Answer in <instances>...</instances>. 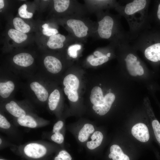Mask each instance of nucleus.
<instances>
[{
    "label": "nucleus",
    "mask_w": 160,
    "mask_h": 160,
    "mask_svg": "<svg viewBox=\"0 0 160 160\" xmlns=\"http://www.w3.org/2000/svg\"><path fill=\"white\" fill-rule=\"evenodd\" d=\"M136 50L128 40L118 43L116 56L119 62V69L130 80L141 84L150 95L155 93L158 84L156 74L148 67L139 57Z\"/></svg>",
    "instance_id": "1"
},
{
    "label": "nucleus",
    "mask_w": 160,
    "mask_h": 160,
    "mask_svg": "<svg viewBox=\"0 0 160 160\" xmlns=\"http://www.w3.org/2000/svg\"><path fill=\"white\" fill-rule=\"evenodd\" d=\"M150 1L134 0L124 5L119 4L116 9L126 20L129 26L127 32L130 42L135 40L144 30L149 28L148 9Z\"/></svg>",
    "instance_id": "2"
},
{
    "label": "nucleus",
    "mask_w": 160,
    "mask_h": 160,
    "mask_svg": "<svg viewBox=\"0 0 160 160\" xmlns=\"http://www.w3.org/2000/svg\"><path fill=\"white\" fill-rule=\"evenodd\" d=\"M149 29L142 32L135 40L131 42L132 43L131 44L137 51L142 53L152 67L153 71L158 73L160 63V42L156 40V33Z\"/></svg>",
    "instance_id": "3"
},
{
    "label": "nucleus",
    "mask_w": 160,
    "mask_h": 160,
    "mask_svg": "<svg viewBox=\"0 0 160 160\" xmlns=\"http://www.w3.org/2000/svg\"><path fill=\"white\" fill-rule=\"evenodd\" d=\"M98 24L97 31L101 38L108 39L113 38L118 42L129 41L127 32L125 31L118 18L105 15Z\"/></svg>",
    "instance_id": "4"
},
{
    "label": "nucleus",
    "mask_w": 160,
    "mask_h": 160,
    "mask_svg": "<svg viewBox=\"0 0 160 160\" xmlns=\"http://www.w3.org/2000/svg\"><path fill=\"white\" fill-rule=\"evenodd\" d=\"M71 132L80 144L85 145L89 138L97 129L92 122H76L72 124Z\"/></svg>",
    "instance_id": "5"
},
{
    "label": "nucleus",
    "mask_w": 160,
    "mask_h": 160,
    "mask_svg": "<svg viewBox=\"0 0 160 160\" xmlns=\"http://www.w3.org/2000/svg\"><path fill=\"white\" fill-rule=\"evenodd\" d=\"M63 84L64 93L68 99L72 102L77 101L79 98L77 90L79 85L78 78L74 74H69L64 78Z\"/></svg>",
    "instance_id": "6"
},
{
    "label": "nucleus",
    "mask_w": 160,
    "mask_h": 160,
    "mask_svg": "<svg viewBox=\"0 0 160 160\" xmlns=\"http://www.w3.org/2000/svg\"><path fill=\"white\" fill-rule=\"evenodd\" d=\"M23 151L28 157L38 159L44 156L47 153V149L44 145L37 143H31L25 145Z\"/></svg>",
    "instance_id": "7"
},
{
    "label": "nucleus",
    "mask_w": 160,
    "mask_h": 160,
    "mask_svg": "<svg viewBox=\"0 0 160 160\" xmlns=\"http://www.w3.org/2000/svg\"><path fill=\"white\" fill-rule=\"evenodd\" d=\"M143 103L147 114L152 119V125L154 135L160 145V123L155 118L148 96H146L144 97L143 99Z\"/></svg>",
    "instance_id": "8"
},
{
    "label": "nucleus",
    "mask_w": 160,
    "mask_h": 160,
    "mask_svg": "<svg viewBox=\"0 0 160 160\" xmlns=\"http://www.w3.org/2000/svg\"><path fill=\"white\" fill-rule=\"evenodd\" d=\"M67 23L72 29L76 37L81 38L87 35L88 28L82 21L79 20L70 19L67 20Z\"/></svg>",
    "instance_id": "9"
},
{
    "label": "nucleus",
    "mask_w": 160,
    "mask_h": 160,
    "mask_svg": "<svg viewBox=\"0 0 160 160\" xmlns=\"http://www.w3.org/2000/svg\"><path fill=\"white\" fill-rule=\"evenodd\" d=\"M131 132L134 137L141 142H147L149 139L148 129L143 123H138L134 125L132 129Z\"/></svg>",
    "instance_id": "10"
},
{
    "label": "nucleus",
    "mask_w": 160,
    "mask_h": 160,
    "mask_svg": "<svg viewBox=\"0 0 160 160\" xmlns=\"http://www.w3.org/2000/svg\"><path fill=\"white\" fill-rule=\"evenodd\" d=\"M103 137L102 132L97 129L89 138L84 145L89 150L96 149L101 145Z\"/></svg>",
    "instance_id": "11"
},
{
    "label": "nucleus",
    "mask_w": 160,
    "mask_h": 160,
    "mask_svg": "<svg viewBox=\"0 0 160 160\" xmlns=\"http://www.w3.org/2000/svg\"><path fill=\"white\" fill-rule=\"evenodd\" d=\"M44 63L47 70L51 73H57L62 69L61 62L54 57L52 56H46L44 60Z\"/></svg>",
    "instance_id": "12"
},
{
    "label": "nucleus",
    "mask_w": 160,
    "mask_h": 160,
    "mask_svg": "<svg viewBox=\"0 0 160 160\" xmlns=\"http://www.w3.org/2000/svg\"><path fill=\"white\" fill-rule=\"evenodd\" d=\"M13 60L16 64L24 67L31 65L34 61V58L32 55L26 53H21L15 55Z\"/></svg>",
    "instance_id": "13"
},
{
    "label": "nucleus",
    "mask_w": 160,
    "mask_h": 160,
    "mask_svg": "<svg viewBox=\"0 0 160 160\" xmlns=\"http://www.w3.org/2000/svg\"><path fill=\"white\" fill-rule=\"evenodd\" d=\"M30 87L39 100L42 102L46 100L48 96V92L42 85L38 82L34 81L31 83Z\"/></svg>",
    "instance_id": "14"
},
{
    "label": "nucleus",
    "mask_w": 160,
    "mask_h": 160,
    "mask_svg": "<svg viewBox=\"0 0 160 160\" xmlns=\"http://www.w3.org/2000/svg\"><path fill=\"white\" fill-rule=\"evenodd\" d=\"M108 158L112 160H130L129 156L124 153L120 147L117 145L113 144L110 148Z\"/></svg>",
    "instance_id": "15"
},
{
    "label": "nucleus",
    "mask_w": 160,
    "mask_h": 160,
    "mask_svg": "<svg viewBox=\"0 0 160 160\" xmlns=\"http://www.w3.org/2000/svg\"><path fill=\"white\" fill-rule=\"evenodd\" d=\"M5 108L11 114L17 118L23 117L26 115L25 111L14 101L7 103Z\"/></svg>",
    "instance_id": "16"
},
{
    "label": "nucleus",
    "mask_w": 160,
    "mask_h": 160,
    "mask_svg": "<svg viewBox=\"0 0 160 160\" xmlns=\"http://www.w3.org/2000/svg\"><path fill=\"white\" fill-rule=\"evenodd\" d=\"M65 39V37L64 36L57 34L50 37L47 45L51 49L61 48L63 47V42Z\"/></svg>",
    "instance_id": "17"
},
{
    "label": "nucleus",
    "mask_w": 160,
    "mask_h": 160,
    "mask_svg": "<svg viewBox=\"0 0 160 160\" xmlns=\"http://www.w3.org/2000/svg\"><path fill=\"white\" fill-rule=\"evenodd\" d=\"M15 85L13 82L9 80L0 83V95L3 98L8 97L14 90Z\"/></svg>",
    "instance_id": "18"
},
{
    "label": "nucleus",
    "mask_w": 160,
    "mask_h": 160,
    "mask_svg": "<svg viewBox=\"0 0 160 160\" xmlns=\"http://www.w3.org/2000/svg\"><path fill=\"white\" fill-rule=\"evenodd\" d=\"M17 122L21 126L30 128H36L38 125L36 120L33 117L29 115H26L23 117L17 118Z\"/></svg>",
    "instance_id": "19"
},
{
    "label": "nucleus",
    "mask_w": 160,
    "mask_h": 160,
    "mask_svg": "<svg viewBox=\"0 0 160 160\" xmlns=\"http://www.w3.org/2000/svg\"><path fill=\"white\" fill-rule=\"evenodd\" d=\"M60 98V93L57 89H55L50 94L48 99V104L51 111H54L57 108Z\"/></svg>",
    "instance_id": "20"
},
{
    "label": "nucleus",
    "mask_w": 160,
    "mask_h": 160,
    "mask_svg": "<svg viewBox=\"0 0 160 160\" xmlns=\"http://www.w3.org/2000/svg\"><path fill=\"white\" fill-rule=\"evenodd\" d=\"M8 33L10 37L18 43H20L25 41L27 38V36L25 33L16 29H11L9 30Z\"/></svg>",
    "instance_id": "21"
},
{
    "label": "nucleus",
    "mask_w": 160,
    "mask_h": 160,
    "mask_svg": "<svg viewBox=\"0 0 160 160\" xmlns=\"http://www.w3.org/2000/svg\"><path fill=\"white\" fill-rule=\"evenodd\" d=\"M13 22L15 29L20 32L25 33L28 32L30 30L31 28L29 25L20 18H14Z\"/></svg>",
    "instance_id": "22"
},
{
    "label": "nucleus",
    "mask_w": 160,
    "mask_h": 160,
    "mask_svg": "<svg viewBox=\"0 0 160 160\" xmlns=\"http://www.w3.org/2000/svg\"><path fill=\"white\" fill-rule=\"evenodd\" d=\"M53 1L55 9L58 12L65 11L68 8L70 3L69 0H54Z\"/></svg>",
    "instance_id": "23"
},
{
    "label": "nucleus",
    "mask_w": 160,
    "mask_h": 160,
    "mask_svg": "<svg viewBox=\"0 0 160 160\" xmlns=\"http://www.w3.org/2000/svg\"><path fill=\"white\" fill-rule=\"evenodd\" d=\"M108 53L102 57L94 58L89 62V63L92 66H97L107 62L111 58L108 56Z\"/></svg>",
    "instance_id": "24"
},
{
    "label": "nucleus",
    "mask_w": 160,
    "mask_h": 160,
    "mask_svg": "<svg viewBox=\"0 0 160 160\" xmlns=\"http://www.w3.org/2000/svg\"><path fill=\"white\" fill-rule=\"evenodd\" d=\"M27 6L25 4H24L19 8L18 12L20 16L24 18H31L33 15L32 13L28 12L26 9Z\"/></svg>",
    "instance_id": "25"
},
{
    "label": "nucleus",
    "mask_w": 160,
    "mask_h": 160,
    "mask_svg": "<svg viewBox=\"0 0 160 160\" xmlns=\"http://www.w3.org/2000/svg\"><path fill=\"white\" fill-rule=\"evenodd\" d=\"M42 27L43 28L42 33L46 36H51L57 34L58 33L56 29L49 28L48 25L47 23L43 25Z\"/></svg>",
    "instance_id": "26"
},
{
    "label": "nucleus",
    "mask_w": 160,
    "mask_h": 160,
    "mask_svg": "<svg viewBox=\"0 0 160 160\" xmlns=\"http://www.w3.org/2000/svg\"><path fill=\"white\" fill-rule=\"evenodd\" d=\"M81 48V46L79 44H75L70 46L68 49V53L69 56L73 58L77 57L78 50Z\"/></svg>",
    "instance_id": "27"
},
{
    "label": "nucleus",
    "mask_w": 160,
    "mask_h": 160,
    "mask_svg": "<svg viewBox=\"0 0 160 160\" xmlns=\"http://www.w3.org/2000/svg\"><path fill=\"white\" fill-rule=\"evenodd\" d=\"M51 139L53 142L57 144H62L64 140V135L61 132L53 133L51 136Z\"/></svg>",
    "instance_id": "28"
},
{
    "label": "nucleus",
    "mask_w": 160,
    "mask_h": 160,
    "mask_svg": "<svg viewBox=\"0 0 160 160\" xmlns=\"http://www.w3.org/2000/svg\"><path fill=\"white\" fill-rule=\"evenodd\" d=\"M72 158L70 154L65 150L60 151L54 160H72Z\"/></svg>",
    "instance_id": "29"
},
{
    "label": "nucleus",
    "mask_w": 160,
    "mask_h": 160,
    "mask_svg": "<svg viewBox=\"0 0 160 160\" xmlns=\"http://www.w3.org/2000/svg\"><path fill=\"white\" fill-rule=\"evenodd\" d=\"M11 124L6 118L1 114H0V127L4 129L10 128Z\"/></svg>",
    "instance_id": "30"
},
{
    "label": "nucleus",
    "mask_w": 160,
    "mask_h": 160,
    "mask_svg": "<svg viewBox=\"0 0 160 160\" xmlns=\"http://www.w3.org/2000/svg\"><path fill=\"white\" fill-rule=\"evenodd\" d=\"M64 123L63 121L60 120L57 121L54 124L52 130L53 133L61 132L64 127Z\"/></svg>",
    "instance_id": "31"
},
{
    "label": "nucleus",
    "mask_w": 160,
    "mask_h": 160,
    "mask_svg": "<svg viewBox=\"0 0 160 160\" xmlns=\"http://www.w3.org/2000/svg\"><path fill=\"white\" fill-rule=\"evenodd\" d=\"M156 17L160 21V3L158 6L156 11Z\"/></svg>",
    "instance_id": "32"
},
{
    "label": "nucleus",
    "mask_w": 160,
    "mask_h": 160,
    "mask_svg": "<svg viewBox=\"0 0 160 160\" xmlns=\"http://www.w3.org/2000/svg\"><path fill=\"white\" fill-rule=\"evenodd\" d=\"M94 58V56L92 55H91L87 57V60L88 62H89V61H90L91 60Z\"/></svg>",
    "instance_id": "33"
},
{
    "label": "nucleus",
    "mask_w": 160,
    "mask_h": 160,
    "mask_svg": "<svg viewBox=\"0 0 160 160\" xmlns=\"http://www.w3.org/2000/svg\"><path fill=\"white\" fill-rule=\"evenodd\" d=\"M4 6V1L3 0H0V8L1 9Z\"/></svg>",
    "instance_id": "34"
},
{
    "label": "nucleus",
    "mask_w": 160,
    "mask_h": 160,
    "mask_svg": "<svg viewBox=\"0 0 160 160\" xmlns=\"http://www.w3.org/2000/svg\"><path fill=\"white\" fill-rule=\"evenodd\" d=\"M156 91H160V86L158 84L156 86Z\"/></svg>",
    "instance_id": "35"
},
{
    "label": "nucleus",
    "mask_w": 160,
    "mask_h": 160,
    "mask_svg": "<svg viewBox=\"0 0 160 160\" xmlns=\"http://www.w3.org/2000/svg\"><path fill=\"white\" fill-rule=\"evenodd\" d=\"M2 143V140L1 139V138H0V144L1 145V143Z\"/></svg>",
    "instance_id": "36"
},
{
    "label": "nucleus",
    "mask_w": 160,
    "mask_h": 160,
    "mask_svg": "<svg viewBox=\"0 0 160 160\" xmlns=\"http://www.w3.org/2000/svg\"><path fill=\"white\" fill-rule=\"evenodd\" d=\"M0 160H5L3 159H0Z\"/></svg>",
    "instance_id": "37"
}]
</instances>
